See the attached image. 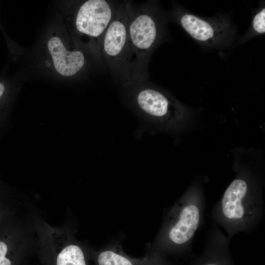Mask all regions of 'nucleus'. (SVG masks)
I'll return each instance as SVG.
<instances>
[{
	"mask_svg": "<svg viewBox=\"0 0 265 265\" xmlns=\"http://www.w3.org/2000/svg\"><path fill=\"white\" fill-rule=\"evenodd\" d=\"M128 16L131 84L146 80L148 67L155 50L167 37L168 19L159 3L149 0L136 4L126 0Z\"/></svg>",
	"mask_w": 265,
	"mask_h": 265,
	"instance_id": "1",
	"label": "nucleus"
},
{
	"mask_svg": "<svg viewBox=\"0 0 265 265\" xmlns=\"http://www.w3.org/2000/svg\"><path fill=\"white\" fill-rule=\"evenodd\" d=\"M205 202L201 189L193 186L167 212L151 251L184 254L191 250L194 237L204 221Z\"/></svg>",
	"mask_w": 265,
	"mask_h": 265,
	"instance_id": "2",
	"label": "nucleus"
},
{
	"mask_svg": "<svg viewBox=\"0 0 265 265\" xmlns=\"http://www.w3.org/2000/svg\"><path fill=\"white\" fill-rule=\"evenodd\" d=\"M264 213V203L256 185L243 175L235 179L213 206L211 217L222 227L228 237L238 233H251Z\"/></svg>",
	"mask_w": 265,
	"mask_h": 265,
	"instance_id": "3",
	"label": "nucleus"
},
{
	"mask_svg": "<svg viewBox=\"0 0 265 265\" xmlns=\"http://www.w3.org/2000/svg\"><path fill=\"white\" fill-rule=\"evenodd\" d=\"M167 16L168 21L178 24L194 40L208 48L226 47L236 37L235 27L225 15L203 18L175 4Z\"/></svg>",
	"mask_w": 265,
	"mask_h": 265,
	"instance_id": "4",
	"label": "nucleus"
},
{
	"mask_svg": "<svg viewBox=\"0 0 265 265\" xmlns=\"http://www.w3.org/2000/svg\"><path fill=\"white\" fill-rule=\"evenodd\" d=\"M101 59L112 76L125 87L129 81L130 49L126 0L119 2L100 46Z\"/></svg>",
	"mask_w": 265,
	"mask_h": 265,
	"instance_id": "5",
	"label": "nucleus"
},
{
	"mask_svg": "<svg viewBox=\"0 0 265 265\" xmlns=\"http://www.w3.org/2000/svg\"><path fill=\"white\" fill-rule=\"evenodd\" d=\"M125 87L129 89L131 103L147 116L167 121L177 119L185 113V108L178 101L147 80Z\"/></svg>",
	"mask_w": 265,
	"mask_h": 265,
	"instance_id": "6",
	"label": "nucleus"
},
{
	"mask_svg": "<svg viewBox=\"0 0 265 265\" xmlns=\"http://www.w3.org/2000/svg\"><path fill=\"white\" fill-rule=\"evenodd\" d=\"M119 3L109 0H88L80 4L76 13V30L79 35L89 38L100 58L102 39Z\"/></svg>",
	"mask_w": 265,
	"mask_h": 265,
	"instance_id": "7",
	"label": "nucleus"
},
{
	"mask_svg": "<svg viewBox=\"0 0 265 265\" xmlns=\"http://www.w3.org/2000/svg\"><path fill=\"white\" fill-rule=\"evenodd\" d=\"M230 240L213 223L207 235L204 251L191 265H234L229 250Z\"/></svg>",
	"mask_w": 265,
	"mask_h": 265,
	"instance_id": "8",
	"label": "nucleus"
},
{
	"mask_svg": "<svg viewBox=\"0 0 265 265\" xmlns=\"http://www.w3.org/2000/svg\"><path fill=\"white\" fill-rule=\"evenodd\" d=\"M48 48L55 70L62 76H74L85 65V58L83 53L79 50L68 51L58 37L51 38L48 43Z\"/></svg>",
	"mask_w": 265,
	"mask_h": 265,
	"instance_id": "9",
	"label": "nucleus"
},
{
	"mask_svg": "<svg viewBox=\"0 0 265 265\" xmlns=\"http://www.w3.org/2000/svg\"><path fill=\"white\" fill-rule=\"evenodd\" d=\"M98 265H168L164 256L151 251L144 258L134 259L123 253L116 247H109L101 251L97 257Z\"/></svg>",
	"mask_w": 265,
	"mask_h": 265,
	"instance_id": "10",
	"label": "nucleus"
},
{
	"mask_svg": "<svg viewBox=\"0 0 265 265\" xmlns=\"http://www.w3.org/2000/svg\"><path fill=\"white\" fill-rule=\"evenodd\" d=\"M56 265H86L81 248L75 244L68 245L58 254Z\"/></svg>",
	"mask_w": 265,
	"mask_h": 265,
	"instance_id": "11",
	"label": "nucleus"
},
{
	"mask_svg": "<svg viewBox=\"0 0 265 265\" xmlns=\"http://www.w3.org/2000/svg\"><path fill=\"white\" fill-rule=\"evenodd\" d=\"M265 33V8L262 7L254 15L250 28L247 33L240 40L243 43L255 36L264 34Z\"/></svg>",
	"mask_w": 265,
	"mask_h": 265,
	"instance_id": "12",
	"label": "nucleus"
},
{
	"mask_svg": "<svg viewBox=\"0 0 265 265\" xmlns=\"http://www.w3.org/2000/svg\"><path fill=\"white\" fill-rule=\"evenodd\" d=\"M5 93V87L0 82V102L2 101ZM6 108L0 106V137L4 131L8 122Z\"/></svg>",
	"mask_w": 265,
	"mask_h": 265,
	"instance_id": "13",
	"label": "nucleus"
},
{
	"mask_svg": "<svg viewBox=\"0 0 265 265\" xmlns=\"http://www.w3.org/2000/svg\"><path fill=\"white\" fill-rule=\"evenodd\" d=\"M8 251L7 243L0 240V265H12L11 261L6 257Z\"/></svg>",
	"mask_w": 265,
	"mask_h": 265,
	"instance_id": "14",
	"label": "nucleus"
}]
</instances>
